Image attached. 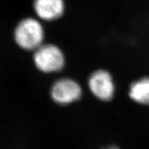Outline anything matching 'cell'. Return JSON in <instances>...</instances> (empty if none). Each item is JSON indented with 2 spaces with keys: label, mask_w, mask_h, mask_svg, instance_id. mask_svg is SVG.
Returning a JSON list of instances; mask_svg holds the SVG:
<instances>
[{
  "label": "cell",
  "mask_w": 149,
  "mask_h": 149,
  "mask_svg": "<svg viewBox=\"0 0 149 149\" xmlns=\"http://www.w3.org/2000/svg\"><path fill=\"white\" fill-rule=\"evenodd\" d=\"M14 38L23 49L32 51L42 45L44 30L41 22L33 17L24 18L19 22L14 31Z\"/></svg>",
  "instance_id": "6da1fadb"
},
{
  "label": "cell",
  "mask_w": 149,
  "mask_h": 149,
  "mask_svg": "<svg viewBox=\"0 0 149 149\" xmlns=\"http://www.w3.org/2000/svg\"><path fill=\"white\" fill-rule=\"evenodd\" d=\"M35 66L44 72H57L64 66V54L59 48L53 44L42 45L34 54Z\"/></svg>",
  "instance_id": "7a4b0ae2"
},
{
  "label": "cell",
  "mask_w": 149,
  "mask_h": 149,
  "mask_svg": "<svg viewBox=\"0 0 149 149\" xmlns=\"http://www.w3.org/2000/svg\"><path fill=\"white\" fill-rule=\"evenodd\" d=\"M88 86L93 95L102 101H110L115 95L114 80L107 70L93 72L88 79Z\"/></svg>",
  "instance_id": "3957f363"
},
{
  "label": "cell",
  "mask_w": 149,
  "mask_h": 149,
  "mask_svg": "<svg viewBox=\"0 0 149 149\" xmlns=\"http://www.w3.org/2000/svg\"><path fill=\"white\" fill-rule=\"evenodd\" d=\"M81 88L79 84L70 79H61L54 83L51 94L53 100L59 104H68L81 97Z\"/></svg>",
  "instance_id": "277c9868"
},
{
  "label": "cell",
  "mask_w": 149,
  "mask_h": 149,
  "mask_svg": "<svg viewBox=\"0 0 149 149\" xmlns=\"http://www.w3.org/2000/svg\"><path fill=\"white\" fill-rule=\"evenodd\" d=\"M33 9L40 19L53 22L62 17L66 4L64 0H34Z\"/></svg>",
  "instance_id": "5b68a950"
},
{
  "label": "cell",
  "mask_w": 149,
  "mask_h": 149,
  "mask_svg": "<svg viewBox=\"0 0 149 149\" xmlns=\"http://www.w3.org/2000/svg\"><path fill=\"white\" fill-rule=\"evenodd\" d=\"M128 96L137 104L149 107V77L140 78L131 83Z\"/></svg>",
  "instance_id": "8992f818"
},
{
  "label": "cell",
  "mask_w": 149,
  "mask_h": 149,
  "mask_svg": "<svg viewBox=\"0 0 149 149\" xmlns=\"http://www.w3.org/2000/svg\"><path fill=\"white\" fill-rule=\"evenodd\" d=\"M104 149H120V148L117 147V146H115V145H111V146L106 147V148H104Z\"/></svg>",
  "instance_id": "52a82bcc"
}]
</instances>
